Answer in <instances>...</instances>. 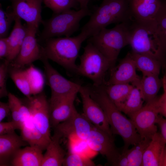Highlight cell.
I'll use <instances>...</instances> for the list:
<instances>
[{"label": "cell", "instance_id": "6da1fadb", "mask_svg": "<svg viewBox=\"0 0 166 166\" xmlns=\"http://www.w3.org/2000/svg\"><path fill=\"white\" fill-rule=\"evenodd\" d=\"M92 98L104 111L113 134L121 137L124 142L123 150L134 145L142 139L130 119L124 116L110 100L102 85H86Z\"/></svg>", "mask_w": 166, "mask_h": 166}, {"label": "cell", "instance_id": "7a4b0ae2", "mask_svg": "<svg viewBox=\"0 0 166 166\" xmlns=\"http://www.w3.org/2000/svg\"><path fill=\"white\" fill-rule=\"evenodd\" d=\"M132 20L129 0H103L92 13L88 21L82 27L81 32L88 38L110 24Z\"/></svg>", "mask_w": 166, "mask_h": 166}, {"label": "cell", "instance_id": "3957f363", "mask_svg": "<svg viewBox=\"0 0 166 166\" xmlns=\"http://www.w3.org/2000/svg\"><path fill=\"white\" fill-rule=\"evenodd\" d=\"M87 39L81 32L74 37L52 38L45 40L43 57L56 62L66 70L77 74L76 60L82 43Z\"/></svg>", "mask_w": 166, "mask_h": 166}, {"label": "cell", "instance_id": "277c9868", "mask_svg": "<svg viewBox=\"0 0 166 166\" xmlns=\"http://www.w3.org/2000/svg\"><path fill=\"white\" fill-rule=\"evenodd\" d=\"M131 22L117 24L110 29L103 28L89 38L88 42L95 46L113 65L121 50L129 45Z\"/></svg>", "mask_w": 166, "mask_h": 166}, {"label": "cell", "instance_id": "5b68a950", "mask_svg": "<svg viewBox=\"0 0 166 166\" xmlns=\"http://www.w3.org/2000/svg\"><path fill=\"white\" fill-rule=\"evenodd\" d=\"M91 14L88 7L77 10L70 9L54 14L49 19L42 21L43 29L40 39L45 40L55 37H70L79 29L81 20Z\"/></svg>", "mask_w": 166, "mask_h": 166}, {"label": "cell", "instance_id": "8992f818", "mask_svg": "<svg viewBox=\"0 0 166 166\" xmlns=\"http://www.w3.org/2000/svg\"><path fill=\"white\" fill-rule=\"evenodd\" d=\"M132 22L129 26V42L132 52L163 60L165 53L158 39L156 26Z\"/></svg>", "mask_w": 166, "mask_h": 166}, {"label": "cell", "instance_id": "52a82bcc", "mask_svg": "<svg viewBox=\"0 0 166 166\" xmlns=\"http://www.w3.org/2000/svg\"><path fill=\"white\" fill-rule=\"evenodd\" d=\"M77 74L89 79L93 85L100 86L105 84L107 71L113 65L95 46L88 42L79 57Z\"/></svg>", "mask_w": 166, "mask_h": 166}, {"label": "cell", "instance_id": "ba28073f", "mask_svg": "<svg viewBox=\"0 0 166 166\" xmlns=\"http://www.w3.org/2000/svg\"><path fill=\"white\" fill-rule=\"evenodd\" d=\"M157 99L128 116L142 140L151 139L157 132L156 124L160 113Z\"/></svg>", "mask_w": 166, "mask_h": 166}, {"label": "cell", "instance_id": "9c48e42d", "mask_svg": "<svg viewBox=\"0 0 166 166\" xmlns=\"http://www.w3.org/2000/svg\"><path fill=\"white\" fill-rule=\"evenodd\" d=\"M27 98V105L30 110L33 124L50 141L51 136L49 106L45 94L42 92Z\"/></svg>", "mask_w": 166, "mask_h": 166}, {"label": "cell", "instance_id": "30bf717a", "mask_svg": "<svg viewBox=\"0 0 166 166\" xmlns=\"http://www.w3.org/2000/svg\"><path fill=\"white\" fill-rule=\"evenodd\" d=\"M86 141L91 150L105 156L108 163L114 166L121 152L116 146L113 135L93 125Z\"/></svg>", "mask_w": 166, "mask_h": 166}, {"label": "cell", "instance_id": "8fae6325", "mask_svg": "<svg viewBox=\"0 0 166 166\" xmlns=\"http://www.w3.org/2000/svg\"><path fill=\"white\" fill-rule=\"evenodd\" d=\"M27 26L26 34L20 51L11 62L15 68L20 69L25 65H30L35 61L41 60L43 57L42 47L39 45L36 38L38 28Z\"/></svg>", "mask_w": 166, "mask_h": 166}, {"label": "cell", "instance_id": "7c38bea8", "mask_svg": "<svg viewBox=\"0 0 166 166\" xmlns=\"http://www.w3.org/2000/svg\"><path fill=\"white\" fill-rule=\"evenodd\" d=\"M93 126L83 114H80L76 110L71 117L54 128L62 137L86 141Z\"/></svg>", "mask_w": 166, "mask_h": 166}, {"label": "cell", "instance_id": "4fadbf2b", "mask_svg": "<svg viewBox=\"0 0 166 166\" xmlns=\"http://www.w3.org/2000/svg\"><path fill=\"white\" fill-rule=\"evenodd\" d=\"M48 59L43 57L41 60L43 63L47 84L51 90L50 98L78 93L81 85L63 77L53 67Z\"/></svg>", "mask_w": 166, "mask_h": 166}, {"label": "cell", "instance_id": "5bb4252c", "mask_svg": "<svg viewBox=\"0 0 166 166\" xmlns=\"http://www.w3.org/2000/svg\"><path fill=\"white\" fill-rule=\"evenodd\" d=\"M78 93L82 100L83 114L94 126L113 135L104 111L91 97L86 86L81 85Z\"/></svg>", "mask_w": 166, "mask_h": 166}, {"label": "cell", "instance_id": "9a60e30c", "mask_svg": "<svg viewBox=\"0 0 166 166\" xmlns=\"http://www.w3.org/2000/svg\"><path fill=\"white\" fill-rule=\"evenodd\" d=\"M163 0H129L132 21L149 26H156L155 18Z\"/></svg>", "mask_w": 166, "mask_h": 166}, {"label": "cell", "instance_id": "2e32d148", "mask_svg": "<svg viewBox=\"0 0 166 166\" xmlns=\"http://www.w3.org/2000/svg\"><path fill=\"white\" fill-rule=\"evenodd\" d=\"M77 93L50 98V122L54 128L71 117L76 110L74 102Z\"/></svg>", "mask_w": 166, "mask_h": 166}, {"label": "cell", "instance_id": "e0dca14e", "mask_svg": "<svg viewBox=\"0 0 166 166\" xmlns=\"http://www.w3.org/2000/svg\"><path fill=\"white\" fill-rule=\"evenodd\" d=\"M43 0H12V10L16 16L24 20L26 25L38 28L42 22Z\"/></svg>", "mask_w": 166, "mask_h": 166}, {"label": "cell", "instance_id": "ac0fdd59", "mask_svg": "<svg viewBox=\"0 0 166 166\" xmlns=\"http://www.w3.org/2000/svg\"><path fill=\"white\" fill-rule=\"evenodd\" d=\"M136 69L131 53H128L112 71L108 81L105 84L131 83L135 85L140 78L136 73Z\"/></svg>", "mask_w": 166, "mask_h": 166}, {"label": "cell", "instance_id": "d6986e66", "mask_svg": "<svg viewBox=\"0 0 166 166\" xmlns=\"http://www.w3.org/2000/svg\"><path fill=\"white\" fill-rule=\"evenodd\" d=\"M27 144L15 132L0 135V166L10 165L14 154L22 147Z\"/></svg>", "mask_w": 166, "mask_h": 166}, {"label": "cell", "instance_id": "ffe728a7", "mask_svg": "<svg viewBox=\"0 0 166 166\" xmlns=\"http://www.w3.org/2000/svg\"><path fill=\"white\" fill-rule=\"evenodd\" d=\"M166 143L160 133L152 137L144 153L142 166H161Z\"/></svg>", "mask_w": 166, "mask_h": 166}, {"label": "cell", "instance_id": "44dd1931", "mask_svg": "<svg viewBox=\"0 0 166 166\" xmlns=\"http://www.w3.org/2000/svg\"><path fill=\"white\" fill-rule=\"evenodd\" d=\"M61 137L58 132L54 131L43 155L41 166H62L67 153L60 144V140Z\"/></svg>", "mask_w": 166, "mask_h": 166}, {"label": "cell", "instance_id": "7402d4cb", "mask_svg": "<svg viewBox=\"0 0 166 166\" xmlns=\"http://www.w3.org/2000/svg\"><path fill=\"white\" fill-rule=\"evenodd\" d=\"M39 148L27 146L19 149L14 154L11 162L13 166H41L43 155Z\"/></svg>", "mask_w": 166, "mask_h": 166}, {"label": "cell", "instance_id": "603a6c76", "mask_svg": "<svg viewBox=\"0 0 166 166\" xmlns=\"http://www.w3.org/2000/svg\"><path fill=\"white\" fill-rule=\"evenodd\" d=\"M13 30L7 37L10 47V53L6 60L10 63L18 55L26 36L27 26L23 25L21 19L16 16Z\"/></svg>", "mask_w": 166, "mask_h": 166}, {"label": "cell", "instance_id": "cb8c5ba5", "mask_svg": "<svg viewBox=\"0 0 166 166\" xmlns=\"http://www.w3.org/2000/svg\"><path fill=\"white\" fill-rule=\"evenodd\" d=\"M159 76L154 74H143L138 83L133 85L139 88L143 100L146 103L157 98V95L162 86V80Z\"/></svg>", "mask_w": 166, "mask_h": 166}, {"label": "cell", "instance_id": "d4e9b609", "mask_svg": "<svg viewBox=\"0 0 166 166\" xmlns=\"http://www.w3.org/2000/svg\"><path fill=\"white\" fill-rule=\"evenodd\" d=\"M21 136L30 146L37 147L42 151L46 150L49 142L36 128L31 118L21 126Z\"/></svg>", "mask_w": 166, "mask_h": 166}, {"label": "cell", "instance_id": "484cf974", "mask_svg": "<svg viewBox=\"0 0 166 166\" xmlns=\"http://www.w3.org/2000/svg\"><path fill=\"white\" fill-rule=\"evenodd\" d=\"M136 69L141 71L142 75L154 74L159 75L162 61L150 56L131 53Z\"/></svg>", "mask_w": 166, "mask_h": 166}, {"label": "cell", "instance_id": "4316f807", "mask_svg": "<svg viewBox=\"0 0 166 166\" xmlns=\"http://www.w3.org/2000/svg\"><path fill=\"white\" fill-rule=\"evenodd\" d=\"M144 101L140 89L134 86L126 99L116 106L121 112L128 116L140 109Z\"/></svg>", "mask_w": 166, "mask_h": 166}, {"label": "cell", "instance_id": "83f0119b", "mask_svg": "<svg viewBox=\"0 0 166 166\" xmlns=\"http://www.w3.org/2000/svg\"><path fill=\"white\" fill-rule=\"evenodd\" d=\"M102 86L109 98L116 105L126 99L134 86L129 83L105 84Z\"/></svg>", "mask_w": 166, "mask_h": 166}, {"label": "cell", "instance_id": "f1b7e54d", "mask_svg": "<svg viewBox=\"0 0 166 166\" xmlns=\"http://www.w3.org/2000/svg\"><path fill=\"white\" fill-rule=\"evenodd\" d=\"M150 140H141L131 148L123 150L127 158L128 166H142L144 153Z\"/></svg>", "mask_w": 166, "mask_h": 166}, {"label": "cell", "instance_id": "f546056e", "mask_svg": "<svg viewBox=\"0 0 166 166\" xmlns=\"http://www.w3.org/2000/svg\"><path fill=\"white\" fill-rule=\"evenodd\" d=\"M156 30L159 42L166 52V0L162 4L155 18Z\"/></svg>", "mask_w": 166, "mask_h": 166}, {"label": "cell", "instance_id": "4dcf8cb0", "mask_svg": "<svg viewBox=\"0 0 166 166\" xmlns=\"http://www.w3.org/2000/svg\"><path fill=\"white\" fill-rule=\"evenodd\" d=\"M25 70L29 82L32 95L41 93L44 88L45 80L43 74L33 65Z\"/></svg>", "mask_w": 166, "mask_h": 166}, {"label": "cell", "instance_id": "1f68e13d", "mask_svg": "<svg viewBox=\"0 0 166 166\" xmlns=\"http://www.w3.org/2000/svg\"><path fill=\"white\" fill-rule=\"evenodd\" d=\"M15 68L10 73V77L18 89L27 98L32 95L29 82L25 70Z\"/></svg>", "mask_w": 166, "mask_h": 166}, {"label": "cell", "instance_id": "d6a6232c", "mask_svg": "<svg viewBox=\"0 0 166 166\" xmlns=\"http://www.w3.org/2000/svg\"><path fill=\"white\" fill-rule=\"evenodd\" d=\"M64 166H95L96 164L88 156L69 150L63 163Z\"/></svg>", "mask_w": 166, "mask_h": 166}, {"label": "cell", "instance_id": "836d02e7", "mask_svg": "<svg viewBox=\"0 0 166 166\" xmlns=\"http://www.w3.org/2000/svg\"><path fill=\"white\" fill-rule=\"evenodd\" d=\"M43 2L46 7L53 11L54 14L76 8L78 4L74 0H43Z\"/></svg>", "mask_w": 166, "mask_h": 166}, {"label": "cell", "instance_id": "e575fe53", "mask_svg": "<svg viewBox=\"0 0 166 166\" xmlns=\"http://www.w3.org/2000/svg\"><path fill=\"white\" fill-rule=\"evenodd\" d=\"M16 16L13 12L3 10L0 4V38H6L11 25L15 21Z\"/></svg>", "mask_w": 166, "mask_h": 166}, {"label": "cell", "instance_id": "d590c367", "mask_svg": "<svg viewBox=\"0 0 166 166\" xmlns=\"http://www.w3.org/2000/svg\"><path fill=\"white\" fill-rule=\"evenodd\" d=\"M7 96L8 103L12 117V121L17 123L21 128V125L18 109V102L19 99L10 93H8Z\"/></svg>", "mask_w": 166, "mask_h": 166}, {"label": "cell", "instance_id": "8d00e7d4", "mask_svg": "<svg viewBox=\"0 0 166 166\" xmlns=\"http://www.w3.org/2000/svg\"><path fill=\"white\" fill-rule=\"evenodd\" d=\"M10 62L6 60L0 66V97L8 96V93L6 88V82L8 67Z\"/></svg>", "mask_w": 166, "mask_h": 166}, {"label": "cell", "instance_id": "74e56055", "mask_svg": "<svg viewBox=\"0 0 166 166\" xmlns=\"http://www.w3.org/2000/svg\"><path fill=\"white\" fill-rule=\"evenodd\" d=\"M20 126L13 121L8 122H0V135L13 132L17 129H20Z\"/></svg>", "mask_w": 166, "mask_h": 166}, {"label": "cell", "instance_id": "f35d334b", "mask_svg": "<svg viewBox=\"0 0 166 166\" xmlns=\"http://www.w3.org/2000/svg\"><path fill=\"white\" fill-rule=\"evenodd\" d=\"M162 87L163 93L157 100L160 114L166 119V85L163 81Z\"/></svg>", "mask_w": 166, "mask_h": 166}, {"label": "cell", "instance_id": "ab89813d", "mask_svg": "<svg viewBox=\"0 0 166 166\" xmlns=\"http://www.w3.org/2000/svg\"><path fill=\"white\" fill-rule=\"evenodd\" d=\"M10 51V47L7 37L0 38V57L2 58L8 57Z\"/></svg>", "mask_w": 166, "mask_h": 166}, {"label": "cell", "instance_id": "60d3db41", "mask_svg": "<svg viewBox=\"0 0 166 166\" xmlns=\"http://www.w3.org/2000/svg\"><path fill=\"white\" fill-rule=\"evenodd\" d=\"M160 129V133L166 143V119L159 116L156 122Z\"/></svg>", "mask_w": 166, "mask_h": 166}, {"label": "cell", "instance_id": "b9f144b4", "mask_svg": "<svg viewBox=\"0 0 166 166\" xmlns=\"http://www.w3.org/2000/svg\"><path fill=\"white\" fill-rule=\"evenodd\" d=\"M10 112L8 102H0V122L6 117Z\"/></svg>", "mask_w": 166, "mask_h": 166}, {"label": "cell", "instance_id": "7bdbcfd3", "mask_svg": "<svg viewBox=\"0 0 166 166\" xmlns=\"http://www.w3.org/2000/svg\"><path fill=\"white\" fill-rule=\"evenodd\" d=\"M77 2L80 6V8H88L89 2L91 0H74Z\"/></svg>", "mask_w": 166, "mask_h": 166}, {"label": "cell", "instance_id": "ee69618b", "mask_svg": "<svg viewBox=\"0 0 166 166\" xmlns=\"http://www.w3.org/2000/svg\"><path fill=\"white\" fill-rule=\"evenodd\" d=\"M161 166H166V147L164 152Z\"/></svg>", "mask_w": 166, "mask_h": 166}, {"label": "cell", "instance_id": "f6af8a7d", "mask_svg": "<svg viewBox=\"0 0 166 166\" xmlns=\"http://www.w3.org/2000/svg\"><path fill=\"white\" fill-rule=\"evenodd\" d=\"M163 82H164L166 85V68L165 71V73L162 79Z\"/></svg>", "mask_w": 166, "mask_h": 166}, {"label": "cell", "instance_id": "bcb514c9", "mask_svg": "<svg viewBox=\"0 0 166 166\" xmlns=\"http://www.w3.org/2000/svg\"></svg>", "mask_w": 166, "mask_h": 166}]
</instances>
